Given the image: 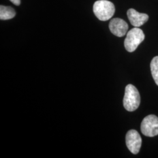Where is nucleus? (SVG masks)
<instances>
[{"mask_svg":"<svg viewBox=\"0 0 158 158\" xmlns=\"http://www.w3.org/2000/svg\"><path fill=\"white\" fill-rule=\"evenodd\" d=\"M115 11L113 2L107 0L97 1L93 5V12L100 21H106L111 19Z\"/></svg>","mask_w":158,"mask_h":158,"instance_id":"obj_1","label":"nucleus"},{"mask_svg":"<svg viewBox=\"0 0 158 158\" xmlns=\"http://www.w3.org/2000/svg\"><path fill=\"white\" fill-rule=\"evenodd\" d=\"M141 102L140 94L137 89L132 85H127L125 87L123 105L125 109L132 112L139 107Z\"/></svg>","mask_w":158,"mask_h":158,"instance_id":"obj_2","label":"nucleus"},{"mask_svg":"<svg viewBox=\"0 0 158 158\" xmlns=\"http://www.w3.org/2000/svg\"><path fill=\"white\" fill-rule=\"evenodd\" d=\"M144 39L145 35L142 30L138 27H135L127 33L124 40L125 48L129 52H133Z\"/></svg>","mask_w":158,"mask_h":158,"instance_id":"obj_3","label":"nucleus"},{"mask_svg":"<svg viewBox=\"0 0 158 158\" xmlns=\"http://www.w3.org/2000/svg\"><path fill=\"white\" fill-rule=\"evenodd\" d=\"M142 133L144 135L153 137L158 135V117L155 115H149L145 117L141 125Z\"/></svg>","mask_w":158,"mask_h":158,"instance_id":"obj_4","label":"nucleus"},{"mask_svg":"<svg viewBox=\"0 0 158 158\" xmlns=\"http://www.w3.org/2000/svg\"><path fill=\"white\" fill-rule=\"evenodd\" d=\"M126 145L130 152L137 154L139 152L142 145V138L139 134L135 130H130L125 137Z\"/></svg>","mask_w":158,"mask_h":158,"instance_id":"obj_5","label":"nucleus"},{"mask_svg":"<svg viewBox=\"0 0 158 158\" xmlns=\"http://www.w3.org/2000/svg\"><path fill=\"white\" fill-rule=\"evenodd\" d=\"M109 28L111 33L114 35L118 37H123L128 31V25L124 20L116 18L110 21Z\"/></svg>","mask_w":158,"mask_h":158,"instance_id":"obj_6","label":"nucleus"},{"mask_svg":"<svg viewBox=\"0 0 158 158\" xmlns=\"http://www.w3.org/2000/svg\"><path fill=\"white\" fill-rule=\"evenodd\" d=\"M127 16L130 23L134 27H139L147 23L149 16L147 14L140 13L133 8L129 9L127 11Z\"/></svg>","mask_w":158,"mask_h":158,"instance_id":"obj_7","label":"nucleus"},{"mask_svg":"<svg viewBox=\"0 0 158 158\" xmlns=\"http://www.w3.org/2000/svg\"><path fill=\"white\" fill-rule=\"evenodd\" d=\"M16 13L15 10L11 6H0V19L8 20L13 18L15 16Z\"/></svg>","mask_w":158,"mask_h":158,"instance_id":"obj_8","label":"nucleus"},{"mask_svg":"<svg viewBox=\"0 0 158 158\" xmlns=\"http://www.w3.org/2000/svg\"><path fill=\"white\" fill-rule=\"evenodd\" d=\"M150 66L153 78L156 84L158 85V56L153 58Z\"/></svg>","mask_w":158,"mask_h":158,"instance_id":"obj_9","label":"nucleus"},{"mask_svg":"<svg viewBox=\"0 0 158 158\" xmlns=\"http://www.w3.org/2000/svg\"><path fill=\"white\" fill-rule=\"evenodd\" d=\"M14 5L19 6L21 4V0H10Z\"/></svg>","mask_w":158,"mask_h":158,"instance_id":"obj_10","label":"nucleus"}]
</instances>
